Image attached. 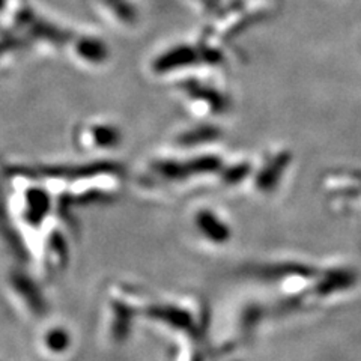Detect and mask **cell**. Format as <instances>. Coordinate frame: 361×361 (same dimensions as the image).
Instances as JSON below:
<instances>
[{
  "mask_svg": "<svg viewBox=\"0 0 361 361\" xmlns=\"http://www.w3.org/2000/svg\"><path fill=\"white\" fill-rule=\"evenodd\" d=\"M118 290L113 292L110 300L115 302L113 306L107 302L106 313V334L107 338L115 345H121L128 338L133 324L139 314H143L145 307L140 304L139 292L131 286L119 285Z\"/></svg>",
  "mask_w": 361,
  "mask_h": 361,
  "instance_id": "6da1fadb",
  "label": "cell"
},
{
  "mask_svg": "<svg viewBox=\"0 0 361 361\" xmlns=\"http://www.w3.org/2000/svg\"><path fill=\"white\" fill-rule=\"evenodd\" d=\"M41 346L49 355L62 357L73 346V337L70 330L63 325H53L44 331L41 337Z\"/></svg>",
  "mask_w": 361,
  "mask_h": 361,
  "instance_id": "3957f363",
  "label": "cell"
},
{
  "mask_svg": "<svg viewBox=\"0 0 361 361\" xmlns=\"http://www.w3.org/2000/svg\"><path fill=\"white\" fill-rule=\"evenodd\" d=\"M193 231L199 238L212 247H221L232 240V226L219 212L203 208L195 214Z\"/></svg>",
  "mask_w": 361,
  "mask_h": 361,
  "instance_id": "7a4b0ae2",
  "label": "cell"
}]
</instances>
